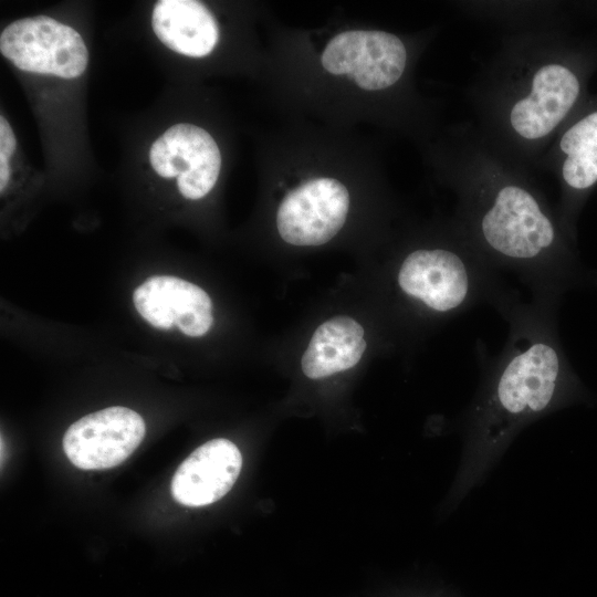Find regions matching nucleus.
<instances>
[{"mask_svg": "<svg viewBox=\"0 0 597 597\" xmlns=\"http://www.w3.org/2000/svg\"><path fill=\"white\" fill-rule=\"evenodd\" d=\"M597 41L562 24L506 32L467 95L484 138L533 169L588 97Z\"/></svg>", "mask_w": 597, "mask_h": 597, "instance_id": "obj_1", "label": "nucleus"}, {"mask_svg": "<svg viewBox=\"0 0 597 597\" xmlns=\"http://www.w3.org/2000/svg\"><path fill=\"white\" fill-rule=\"evenodd\" d=\"M438 155L441 171L461 202L465 229L482 248L523 262L562 248L559 228L532 169L495 148L476 126L457 124Z\"/></svg>", "mask_w": 597, "mask_h": 597, "instance_id": "obj_2", "label": "nucleus"}, {"mask_svg": "<svg viewBox=\"0 0 597 597\" xmlns=\"http://www.w3.org/2000/svg\"><path fill=\"white\" fill-rule=\"evenodd\" d=\"M0 51L22 71L62 78L80 76L88 63L80 33L45 15L10 23L1 32Z\"/></svg>", "mask_w": 597, "mask_h": 597, "instance_id": "obj_3", "label": "nucleus"}, {"mask_svg": "<svg viewBox=\"0 0 597 597\" xmlns=\"http://www.w3.org/2000/svg\"><path fill=\"white\" fill-rule=\"evenodd\" d=\"M408 49L398 35L378 30L345 31L326 45L322 64L334 75H348L366 91H386L404 77Z\"/></svg>", "mask_w": 597, "mask_h": 597, "instance_id": "obj_4", "label": "nucleus"}, {"mask_svg": "<svg viewBox=\"0 0 597 597\" xmlns=\"http://www.w3.org/2000/svg\"><path fill=\"white\" fill-rule=\"evenodd\" d=\"M537 169L555 176L574 212L597 186V94L588 95L556 135Z\"/></svg>", "mask_w": 597, "mask_h": 597, "instance_id": "obj_5", "label": "nucleus"}, {"mask_svg": "<svg viewBox=\"0 0 597 597\" xmlns=\"http://www.w3.org/2000/svg\"><path fill=\"white\" fill-rule=\"evenodd\" d=\"M145 433L139 413L126 407H108L73 422L64 433L63 450L78 469H111L136 450Z\"/></svg>", "mask_w": 597, "mask_h": 597, "instance_id": "obj_6", "label": "nucleus"}, {"mask_svg": "<svg viewBox=\"0 0 597 597\" xmlns=\"http://www.w3.org/2000/svg\"><path fill=\"white\" fill-rule=\"evenodd\" d=\"M349 209L347 188L334 178H314L290 191L279 206L281 238L294 245H321L344 226Z\"/></svg>", "mask_w": 597, "mask_h": 597, "instance_id": "obj_7", "label": "nucleus"}, {"mask_svg": "<svg viewBox=\"0 0 597 597\" xmlns=\"http://www.w3.org/2000/svg\"><path fill=\"white\" fill-rule=\"evenodd\" d=\"M149 161L161 177H177L180 193L191 200L205 197L216 185L221 154L211 135L192 124H176L151 146Z\"/></svg>", "mask_w": 597, "mask_h": 597, "instance_id": "obj_8", "label": "nucleus"}, {"mask_svg": "<svg viewBox=\"0 0 597 597\" xmlns=\"http://www.w3.org/2000/svg\"><path fill=\"white\" fill-rule=\"evenodd\" d=\"M138 313L154 327L176 325L185 335L199 337L212 323V303L198 285L186 280L156 275L142 283L133 295Z\"/></svg>", "mask_w": 597, "mask_h": 597, "instance_id": "obj_9", "label": "nucleus"}, {"mask_svg": "<svg viewBox=\"0 0 597 597\" xmlns=\"http://www.w3.org/2000/svg\"><path fill=\"white\" fill-rule=\"evenodd\" d=\"M398 284L407 295L446 313L465 301L469 275L458 252L447 248L418 249L401 263Z\"/></svg>", "mask_w": 597, "mask_h": 597, "instance_id": "obj_10", "label": "nucleus"}, {"mask_svg": "<svg viewBox=\"0 0 597 597\" xmlns=\"http://www.w3.org/2000/svg\"><path fill=\"white\" fill-rule=\"evenodd\" d=\"M561 362L555 348L534 343L514 356L496 385V401L507 415L541 412L552 402L559 380Z\"/></svg>", "mask_w": 597, "mask_h": 597, "instance_id": "obj_11", "label": "nucleus"}, {"mask_svg": "<svg viewBox=\"0 0 597 597\" xmlns=\"http://www.w3.org/2000/svg\"><path fill=\"white\" fill-rule=\"evenodd\" d=\"M242 455L230 440L207 441L189 454L171 480V495L180 504L199 507L223 498L235 483Z\"/></svg>", "mask_w": 597, "mask_h": 597, "instance_id": "obj_12", "label": "nucleus"}, {"mask_svg": "<svg viewBox=\"0 0 597 597\" xmlns=\"http://www.w3.org/2000/svg\"><path fill=\"white\" fill-rule=\"evenodd\" d=\"M151 23L155 34L166 46L191 57L208 55L219 40L216 18L199 1H157Z\"/></svg>", "mask_w": 597, "mask_h": 597, "instance_id": "obj_13", "label": "nucleus"}, {"mask_svg": "<svg viewBox=\"0 0 597 597\" xmlns=\"http://www.w3.org/2000/svg\"><path fill=\"white\" fill-rule=\"evenodd\" d=\"M363 326L348 316H335L314 332L302 357V370L320 379L355 366L366 349Z\"/></svg>", "mask_w": 597, "mask_h": 597, "instance_id": "obj_14", "label": "nucleus"}, {"mask_svg": "<svg viewBox=\"0 0 597 597\" xmlns=\"http://www.w3.org/2000/svg\"><path fill=\"white\" fill-rule=\"evenodd\" d=\"M458 8L475 19L500 24L506 32L564 23V13L558 2L469 1L459 2Z\"/></svg>", "mask_w": 597, "mask_h": 597, "instance_id": "obj_15", "label": "nucleus"}, {"mask_svg": "<svg viewBox=\"0 0 597 597\" xmlns=\"http://www.w3.org/2000/svg\"><path fill=\"white\" fill-rule=\"evenodd\" d=\"M15 149V137L12 132L11 126L7 122V119L1 116L0 117V157H4L7 159L10 158V156L13 154Z\"/></svg>", "mask_w": 597, "mask_h": 597, "instance_id": "obj_16", "label": "nucleus"}, {"mask_svg": "<svg viewBox=\"0 0 597 597\" xmlns=\"http://www.w3.org/2000/svg\"><path fill=\"white\" fill-rule=\"evenodd\" d=\"M10 178L9 159L0 157V191L2 192Z\"/></svg>", "mask_w": 597, "mask_h": 597, "instance_id": "obj_17", "label": "nucleus"}, {"mask_svg": "<svg viewBox=\"0 0 597 597\" xmlns=\"http://www.w3.org/2000/svg\"><path fill=\"white\" fill-rule=\"evenodd\" d=\"M595 7H597V6H595Z\"/></svg>", "mask_w": 597, "mask_h": 597, "instance_id": "obj_18", "label": "nucleus"}]
</instances>
